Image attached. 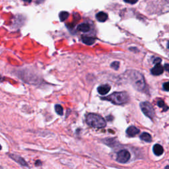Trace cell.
I'll return each mask as SVG.
<instances>
[{
    "label": "cell",
    "instance_id": "obj_10",
    "mask_svg": "<svg viewBox=\"0 0 169 169\" xmlns=\"http://www.w3.org/2000/svg\"><path fill=\"white\" fill-rule=\"evenodd\" d=\"M153 153H155V155H157V156H161V155H163V153L164 152L163 147L159 144H155L153 146Z\"/></svg>",
    "mask_w": 169,
    "mask_h": 169
},
{
    "label": "cell",
    "instance_id": "obj_14",
    "mask_svg": "<svg viewBox=\"0 0 169 169\" xmlns=\"http://www.w3.org/2000/svg\"><path fill=\"white\" fill-rule=\"evenodd\" d=\"M140 139L144 141L149 142H149L152 141V137H151L149 133L147 132H144L142 133V134L140 136Z\"/></svg>",
    "mask_w": 169,
    "mask_h": 169
},
{
    "label": "cell",
    "instance_id": "obj_6",
    "mask_svg": "<svg viewBox=\"0 0 169 169\" xmlns=\"http://www.w3.org/2000/svg\"><path fill=\"white\" fill-rule=\"evenodd\" d=\"M10 156L13 160H14L15 162H17V163H19V164H21V165L23 166V167H28L27 163H26L24 159H23L21 157L19 156V155H15V154H11Z\"/></svg>",
    "mask_w": 169,
    "mask_h": 169
},
{
    "label": "cell",
    "instance_id": "obj_5",
    "mask_svg": "<svg viewBox=\"0 0 169 169\" xmlns=\"http://www.w3.org/2000/svg\"><path fill=\"white\" fill-rule=\"evenodd\" d=\"M131 157V155L128 151L123 149L117 153L116 161L120 163H126Z\"/></svg>",
    "mask_w": 169,
    "mask_h": 169
},
{
    "label": "cell",
    "instance_id": "obj_24",
    "mask_svg": "<svg viewBox=\"0 0 169 169\" xmlns=\"http://www.w3.org/2000/svg\"><path fill=\"white\" fill-rule=\"evenodd\" d=\"M23 1L25 2H27V3H30L31 2H32V0H23Z\"/></svg>",
    "mask_w": 169,
    "mask_h": 169
},
{
    "label": "cell",
    "instance_id": "obj_18",
    "mask_svg": "<svg viewBox=\"0 0 169 169\" xmlns=\"http://www.w3.org/2000/svg\"><path fill=\"white\" fill-rule=\"evenodd\" d=\"M110 67L115 70H118L120 67V62L119 61H114L110 64Z\"/></svg>",
    "mask_w": 169,
    "mask_h": 169
},
{
    "label": "cell",
    "instance_id": "obj_22",
    "mask_svg": "<svg viewBox=\"0 0 169 169\" xmlns=\"http://www.w3.org/2000/svg\"><path fill=\"white\" fill-rule=\"evenodd\" d=\"M164 69H165L167 71V72L169 73V64H166L165 65H164Z\"/></svg>",
    "mask_w": 169,
    "mask_h": 169
},
{
    "label": "cell",
    "instance_id": "obj_12",
    "mask_svg": "<svg viewBox=\"0 0 169 169\" xmlns=\"http://www.w3.org/2000/svg\"><path fill=\"white\" fill-rule=\"evenodd\" d=\"M96 41L95 38L91 37H87V36H83L82 37V41L83 43H84L87 45H92L95 43Z\"/></svg>",
    "mask_w": 169,
    "mask_h": 169
},
{
    "label": "cell",
    "instance_id": "obj_27",
    "mask_svg": "<svg viewBox=\"0 0 169 169\" xmlns=\"http://www.w3.org/2000/svg\"><path fill=\"white\" fill-rule=\"evenodd\" d=\"M167 1L168 2H169V0H167Z\"/></svg>",
    "mask_w": 169,
    "mask_h": 169
},
{
    "label": "cell",
    "instance_id": "obj_9",
    "mask_svg": "<svg viewBox=\"0 0 169 169\" xmlns=\"http://www.w3.org/2000/svg\"><path fill=\"white\" fill-rule=\"evenodd\" d=\"M140 132V130L136 126H131L126 130V133L129 137H134Z\"/></svg>",
    "mask_w": 169,
    "mask_h": 169
},
{
    "label": "cell",
    "instance_id": "obj_4",
    "mask_svg": "<svg viewBox=\"0 0 169 169\" xmlns=\"http://www.w3.org/2000/svg\"><path fill=\"white\" fill-rule=\"evenodd\" d=\"M140 108L146 116L151 119H153L155 116V112L153 106L149 102H142L140 103Z\"/></svg>",
    "mask_w": 169,
    "mask_h": 169
},
{
    "label": "cell",
    "instance_id": "obj_25",
    "mask_svg": "<svg viewBox=\"0 0 169 169\" xmlns=\"http://www.w3.org/2000/svg\"><path fill=\"white\" fill-rule=\"evenodd\" d=\"M164 169H169V166H167Z\"/></svg>",
    "mask_w": 169,
    "mask_h": 169
},
{
    "label": "cell",
    "instance_id": "obj_19",
    "mask_svg": "<svg viewBox=\"0 0 169 169\" xmlns=\"http://www.w3.org/2000/svg\"><path fill=\"white\" fill-rule=\"evenodd\" d=\"M163 88L164 91H169V82H166L163 84Z\"/></svg>",
    "mask_w": 169,
    "mask_h": 169
},
{
    "label": "cell",
    "instance_id": "obj_23",
    "mask_svg": "<svg viewBox=\"0 0 169 169\" xmlns=\"http://www.w3.org/2000/svg\"><path fill=\"white\" fill-rule=\"evenodd\" d=\"M41 164H42V163H41V161H37L36 162V165H37V166H41Z\"/></svg>",
    "mask_w": 169,
    "mask_h": 169
},
{
    "label": "cell",
    "instance_id": "obj_20",
    "mask_svg": "<svg viewBox=\"0 0 169 169\" xmlns=\"http://www.w3.org/2000/svg\"><path fill=\"white\" fill-rule=\"evenodd\" d=\"M124 2L128 3H130V4H135L137 2L138 0H124Z\"/></svg>",
    "mask_w": 169,
    "mask_h": 169
},
{
    "label": "cell",
    "instance_id": "obj_16",
    "mask_svg": "<svg viewBox=\"0 0 169 169\" xmlns=\"http://www.w3.org/2000/svg\"><path fill=\"white\" fill-rule=\"evenodd\" d=\"M157 105L159 107L163 108V111H167L168 110V106L165 104V103H164V102L163 100H159L157 102Z\"/></svg>",
    "mask_w": 169,
    "mask_h": 169
},
{
    "label": "cell",
    "instance_id": "obj_11",
    "mask_svg": "<svg viewBox=\"0 0 169 169\" xmlns=\"http://www.w3.org/2000/svg\"><path fill=\"white\" fill-rule=\"evenodd\" d=\"M108 15L107 13H106L103 11L99 12L96 15V19L99 22H105L108 19Z\"/></svg>",
    "mask_w": 169,
    "mask_h": 169
},
{
    "label": "cell",
    "instance_id": "obj_7",
    "mask_svg": "<svg viewBox=\"0 0 169 169\" xmlns=\"http://www.w3.org/2000/svg\"><path fill=\"white\" fill-rule=\"evenodd\" d=\"M164 72V68L161 65V64H156L154 68L151 70V72L153 75H160Z\"/></svg>",
    "mask_w": 169,
    "mask_h": 169
},
{
    "label": "cell",
    "instance_id": "obj_8",
    "mask_svg": "<svg viewBox=\"0 0 169 169\" xmlns=\"http://www.w3.org/2000/svg\"><path fill=\"white\" fill-rule=\"evenodd\" d=\"M110 88H111L110 86L107 84H101V85H100L99 87H98L97 91H98V92H99L101 95H105L110 91Z\"/></svg>",
    "mask_w": 169,
    "mask_h": 169
},
{
    "label": "cell",
    "instance_id": "obj_3",
    "mask_svg": "<svg viewBox=\"0 0 169 169\" xmlns=\"http://www.w3.org/2000/svg\"><path fill=\"white\" fill-rule=\"evenodd\" d=\"M86 122L88 126L95 128H103L106 126V122L101 116L91 113L86 117Z\"/></svg>",
    "mask_w": 169,
    "mask_h": 169
},
{
    "label": "cell",
    "instance_id": "obj_13",
    "mask_svg": "<svg viewBox=\"0 0 169 169\" xmlns=\"http://www.w3.org/2000/svg\"><path fill=\"white\" fill-rule=\"evenodd\" d=\"M77 30L83 33H87L91 30V26L87 23H81L78 25Z\"/></svg>",
    "mask_w": 169,
    "mask_h": 169
},
{
    "label": "cell",
    "instance_id": "obj_15",
    "mask_svg": "<svg viewBox=\"0 0 169 169\" xmlns=\"http://www.w3.org/2000/svg\"><path fill=\"white\" fill-rule=\"evenodd\" d=\"M69 15V13L67 11H61L60 13L59 14V17L61 21H64L67 19L68 18V17Z\"/></svg>",
    "mask_w": 169,
    "mask_h": 169
},
{
    "label": "cell",
    "instance_id": "obj_2",
    "mask_svg": "<svg viewBox=\"0 0 169 169\" xmlns=\"http://www.w3.org/2000/svg\"><path fill=\"white\" fill-rule=\"evenodd\" d=\"M129 95L126 92H114L106 97H102V100L111 102L114 104L121 105L128 103L129 100Z\"/></svg>",
    "mask_w": 169,
    "mask_h": 169
},
{
    "label": "cell",
    "instance_id": "obj_17",
    "mask_svg": "<svg viewBox=\"0 0 169 169\" xmlns=\"http://www.w3.org/2000/svg\"><path fill=\"white\" fill-rule=\"evenodd\" d=\"M55 110L56 113L60 116H62L64 114V109L62 108V106L60 104H56L55 106Z\"/></svg>",
    "mask_w": 169,
    "mask_h": 169
},
{
    "label": "cell",
    "instance_id": "obj_1",
    "mask_svg": "<svg viewBox=\"0 0 169 169\" xmlns=\"http://www.w3.org/2000/svg\"><path fill=\"white\" fill-rule=\"evenodd\" d=\"M129 79L131 81L132 85L137 90L143 91L146 88V84L143 75L137 71H131L128 75Z\"/></svg>",
    "mask_w": 169,
    "mask_h": 169
},
{
    "label": "cell",
    "instance_id": "obj_26",
    "mask_svg": "<svg viewBox=\"0 0 169 169\" xmlns=\"http://www.w3.org/2000/svg\"><path fill=\"white\" fill-rule=\"evenodd\" d=\"M167 47H168V48L169 49V41L168 42V44H167Z\"/></svg>",
    "mask_w": 169,
    "mask_h": 169
},
{
    "label": "cell",
    "instance_id": "obj_21",
    "mask_svg": "<svg viewBox=\"0 0 169 169\" xmlns=\"http://www.w3.org/2000/svg\"><path fill=\"white\" fill-rule=\"evenodd\" d=\"M161 61H162V60L161 58H156L154 61H153V63L156 65V64H161Z\"/></svg>",
    "mask_w": 169,
    "mask_h": 169
}]
</instances>
